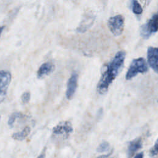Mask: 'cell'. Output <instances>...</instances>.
Here are the masks:
<instances>
[{
    "instance_id": "cell-8",
    "label": "cell",
    "mask_w": 158,
    "mask_h": 158,
    "mask_svg": "<svg viewBox=\"0 0 158 158\" xmlns=\"http://www.w3.org/2000/svg\"><path fill=\"white\" fill-rule=\"evenodd\" d=\"M73 131V128L70 122L60 123L53 128V133L55 135H64L67 137Z\"/></svg>"
},
{
    "instance_id": "cell-7",
    "label": "cell",
    "mask_w": 158,
    "mask_h": 158,
    "mask_svg": "<svg viewBox=\"0 0 158 158\" xmlns=\"http://www.w3.org/2000/svg\"><path fill=\"white\" fill-rule=\"evenodd\" d=\"M78 78V74L73 73L68 80L66 91V96L68 99H71L76 91L77 88Z\"/></svg>"
},
{
    "instance_id": "cell-11",
    "label": "cell",
    "mask_w": 158,
    "mask_h": 158,
    "mask_svg": "<svg viewBox=\"0 0 158 158\" xmlns=\"http://www.w3.org/2000/svg\"><path fill=\"white\" fill-rule=\"evenodd\" d=\"M142 147V140L138 138L130 142L128 148V154L129 157H133L134 154Z\"/></svg>"
},
{
    "instance_id": "cell-6",
    "label": "cell",
    "mask_w": 158,
    "mask_h": 158,
    "mask_svg": "<svg viewBox=\"0 0 158 158\" xmlns=\"http://www.w3.org/2000/svg\"><path fill=\"white\" fill-rule=\"evenodd\" d=\"M157 48L150 46L147 50V58L149 66L153 69L155 72H157V64H158V53Z\"/></svg>"
},
{
    "instance_id": "cell-12",
    "label": "cell",
    "mask_w": 158,
    "mask_h": 158,
    "mask_svg": "<svg viewBox=\"0 0 158 158\" xmlns=\"http://www.w3.org/2000/svg\"><path fill=\"white\" fill-rule=\"evenodd\" d=\"M30 132V128L28 126H27L22 131L13 133L12 135V137L14 139H16L18 141H22L24 139L29 135Z\"/></svg>"
},
{
    "instance_id": "cell-14",
    "label": "cell",
    "mask_w": 158,
    "mask_h": 158,
    "mask_svg": "<svg viewBox=\"0 0 158 158\" xmlns=\"http://www.w3.org/2000/svg\"><path fill=\"white\" fill-rule=\"evenodd\" d=\"M110 148V144L108 142H106V141H104L102 143H101L99 146L97 148V152H106L107 151H109Z\"/></svg>"
},
{
    "instance_id": "cell-5",
    "label": "cell",
    "mask_w": 158,
    "mask_h": 158,
    "mask_svg": "<svg viewBox=\"0 0 158 158\" xmlns=\"http://www.w3.org/2000/svg\"><path fill=\"white\" fill-rule=\"evenodd\" d=\"M12 79L11 73L5 70H0V104L2 102L6 96Z\"/></svg>"
},
{
    "instance_id": "cell-17",
    "label": "cell",
    "mask_w": 158,
    "mask_h": 158,
    "mask_svg": "<svg viewBox=\"0 0 158 158\" xmlns=\"http://www.w3.org/2000/svg\"><path fill=\"white\" fill-rule=\"evenodd\" d=\"M157 141L156 142L154 146L150 150V155L151 156H155L157 155Z\"/></svg>"
},
{
    "instance_id": "cell-13",
    "label": "cell",
    "mask_w": 158,
    "mask_h": 158,
    "mask_svg": "<svg viewBox=\"0 0 158 158\" xmlns=\"http://www.w3.org/2000/svg\"><path fill=\"white\" fill-rule=\"evenodd\" d=\"M130 7L132 12L136 15H139L143 12V9L137 0H130Z\"/></svg>"
},
{
    "instance_id": "cell-1",
    "label": "cell",
    "mask_w": 158,
    "mask_h": 158,
    "mask_svg": "<svg viewBox=\"0 0 158 158\" xmlns=\"http://www.w3.org/2000/svg\"><path fill=\"white\" fill-rule=\"evenodd\" d=\"M125 56V52L123 51L117 52L112 61L107 65V69L102 73L97 86L98 91L100 94H104L108 90L110 85L114 80L122 67Z\"/></svg>"
},
{
    "instance_id": "cell-15",
    "label": "cell",
    "mask_w": 158,
    "mask_h": 158,
    "mask_svg": "<svg viewBox=\"0 0 158 158\" xmlns=\"http://www.w3.org/2000/svg\"><path fill=\"white\" fill-rule=\"evenodd\" d=\"M21 114L19 112H14L11 114V115L9 117V119L8 120V125L10 127H12L15 121L16 120V118H17L18 117H19L20 116Z\"/></svg>"
},
{
    "instance_id": "cell-4",
    "label": "cell",
    "mask_w": 158,
    "mask_h": 158,
    "mask_svg": "<svg viewBox=\"0 0 158 158\" xmlns=\"http://www.w3.org/2000/svg\"><path fill=\"white\" fill-rule=\"evenodd\" d=\"M157 14H155L146 23L141 27L140 33L143 38L144 39H148L150 37L152 33H154L157 31Z\"/></svg>"
},
{
    "instance_id": "cell-10",
    "label": "cell",
    "mask_w": 158,
    "mask_h": 158,
    "mask_svg": "<svg viewBox=\"0 0 158 158\" xmlns=\"http://www.w3.org/2000/svg\"><path fill=\"white\" fill-rule=\"evenodd\" d=\"M54 65L52 63L49 62L43 63L40 67L37 72V77L38 78H42L46 75H48L54 70Z\"/></svg>"
},
{
    "instance_id": "cell-18",
    "label": "cell",
    "mask_w": 158,
    "mask_h": 158,
    "mask_svg": "<svg viewBox=\"0 0 158 158\" xmlns=\"http://www.w3.org/2000/svg\"><path fill=\"white\" fill-rule=\"evenodd\" d=\"M135 157H143V154L142 152H140V153H138L137 154L136 156H135Z\"/></svg>"
},
{
    "instance_id": "cell-2",
    "label": "cell",
    "mask_w": 158,
    "mask_h": 158,
    "mask_svg": "<svg viewBox=\"0 0 158 158\" xmlns=\"http://www.w3.org/2000/svg\"><path fill=\"white\" fill-rule=\"evenodd\" d=\"M148 71V65L144 58L139 57L132 60L126 73V79L131 80L139 73H144Z\"/></svg>"
},
{
    "instance_id": "cell-3",
    "label": "cell",
    "mask_w": 158,
    "mask_h": 158,
    "mask_svg": "<svg viewBox=\"0 0 158 158\" xmlns=\"http://www.w3.org/2000/svg\"><path fill=\"white\" fill-rule=\"evenodd\" d=\"M107 26L114 35H120L124 29V17L122 15L111 17L107 21Z\"/></svg>"
},
{
    "instance_id": "cell-19",
    "label": "cell",
    "mask_w": 158,
    "mask_h": 158,
    "mask_svg": "<svg viewBox=\"0 0 158 158\" xmlns=\"http://www.w3.org/2000/svg\"><path fill=\"white\" fill-rule=\"evenodd\" d=\"M3 28H4V27H2V26H0V36H1V34L3 30Z\"/></svg>"
},
{
    "instance_id": "cell-20",
    "label": "cell",
    "mask_w": 158,
    "mask_h": 158,
    "mask_svg": "<svg viewBox=\"0 0 158 158\" xmlns=\"http://www.w3.org/2000/svg\"><path fill=\"white\" fill-rule=\"evenodd\" d=\"M0 118H1V116H0Z\"/></svg>"
},
{
    "instance_id": "cell-9",
    "label": "cell",
    "mask_w": 158,
    "mask_h": 158,
    "mask_svg": "<svg viewBox=\"0 0 158 158\" xmlns=\"http://www.w3.org/2000/svg\"><path fill=\"white\" fill-rule=\"evenodd\" d=\"M94 20V17L93 14L88 13L85 15L77 30L80 33H83L86 31L93 25Z\"/></svg>"
},
{
    "instance_id": "cell-16",
    "label": "cell",
    "mask_w": 158,
    "mask_h": 158,
    "mask_svg": "<svg viewBox=\"0 0 158 158\" xmlns=\"http://www.w3.org/2000/svg\"><path fill=\"white\" fill-rule=\"evenodd\" d=\"M30 99V93L27 91L24 92L21 96L22 102L24 104H26L29 102Z\"/></svg>"
}]
</instances>
